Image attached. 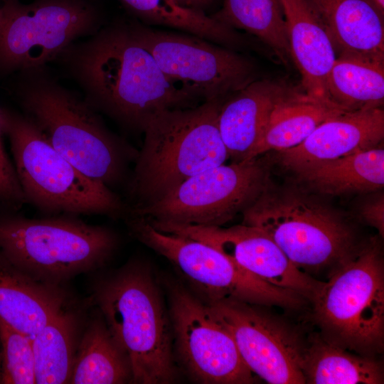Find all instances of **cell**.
Here are the masks:
<instances>
[{
    "instance_id": "cell-9",
    "label": "cell",
    "mask_w": 384,
    "mask_h": 384,
    "mask_svg": "<svg viewBox=\"0 0 384 384\" xmlns=\"http://www.w3.org/2000/svg\"><path fill=\"white\" fill-rule=\"evenodd\" d=\"M104 24L95 0H7L0 7V72L46 66Z\"/></svg>"
},
{
    "instance_id": "cell-2",
    "label": "cell",
    "mask_w": 384,
    "mask_h": 384,
    "mask_svg": "<svg viewBox=\"0 0 384 384\" xmlns=\"http://www.w3.org/2000/svg\"><path fill=\"white\" fill-rule=\"evenodd\" d=\"M45 67L20 72V105L51 145L79 171L111 189L127 177L138 151L110 131L97 112Z\"/></svg>"
},
{
    "instance_id": "cell-35",
    "label": "cell",
    "mask_w": 384,
    "mask_h": 384,
    "mask_svg": "<svg viewBox=\"0 0 384 384\" xmlns=\"http://www.w3.org/2000/svg\"><path fill=\"white\" fill-rule=\"evenodd\" d=\"M7 1V0H4V1Z\"/></svg>"
},
{
    "instance_id": "cell-18",
    "label": "cell",
    "mask_w": 384,
    "mask_h": 384,
    "mask_svg": "<svg viewBox=\"0 0 384 384\" xmlns=\"http://www.w3.org/2000/svg\"><path fill=\"white\" fill-rule=\"evenodd\" d=\"M291 89L282 82L255 80L222 102L218 126L233 162L250 159L275 105Z\"/></svg>"
},
{
    "instance_id": "cell-5",
    "label": "cell",
    "mask_w": 384,
    "mask_h": 384,
    "mask_svg": "<svg viewBox=\"0 0 384 384\" xmlns=\"http://www.w3.org/2000/svg\"><path fill=\"white\" fill-rule=\"evenodd\" d=\"M242 213V224L262 230L298 269L314 278L328 279L363 242L346 216L303 188L270 184Z\"/></svg>"
},
{
    "instance_id": "cell-10",
    "label": "cell",
    "mask_w": 384,
    "mask_h": 384,
    "mask_svg": "<svg viewBox=\"0 0 384 384\" xmlns=\"http://www.w3.org/2000/svg\"><path fill=\"white\" fill-rule=\"evenodd\" d=\"M132 235L173 264L204 301L233 299L266 306L297 309L307 302L297 293L270 284L200 240L161 231L142 217L127 213Z\"/></svg>"
},
{
    "instance_id": "cell-16",
    "label": "cell",
    "mask_w": 384,
    "mask_h": 384,
    "mask_svg": "<svg viewBox=\"0 0 384 384\" xmlns=\"http://www.w3.org/2000/svg\"><path fill=\"white\" fill-rule=\"evenodd\" d=\"M384 137L381 107L344 111L319 124L297 146L279 151L288 169L378 146Z\"/></svg>"
},
{
    "instance_id": "cell-26",
    "label": "cell",
    "mask_w": 384,
    "mask_h": 384,
    "mask_svg": "<svg viewBox=\"0 0 384 384\" xmlns=\"http://www.w3.org/2000/svg\"><path fill=\"white\" fill-rule=\"evenodd\" d=\"M326 90L329 100L344 111L381 107L384 101L383 63L339 55L329 73Z\"/></svg>"
},
{
    "instance_id": "cell-13",
    "label": "cell",
    "mask_w": 384,
    "mask_h": 384,
    "mask_svg": "<svg viewBox=\"0 0 384 384\" xmlns=\"http://www.w3.org/2000/svg\"><path fill=\"white\" fill-rule=\"evenodd\" d=\"M166 287L176 364L199 383H254L233 338L208 304L178 282L169 281Z\"/></svg>"
},
{
    "instance_id": "cell-8",
    "label": "cell",
    "mask_w": 384,
    "mask_h": 384,
    "mask_svg": "<svg viewBox=\"0 0 384 384\" xmlns=\"http://www.w3.org/2000/svg\"><path fill=\"white\" fill-rule=\"evenodd\" d=\"M117 244L111 230L76 215H0V252L32 277L55 284L101 267Z\"/></svg>"
},
{
    "instance_id": "cell-25",
    "label": "cell",
    "mask_w": 384,
    "mask_h": 384,
    "mask_svg": "<svg viewBox=\"0 0 384 384\" xmlns=\"http://www.w3.org/2000/svg\"><path fill=\"white\" fill-rule=\"evenodd\" d=\"M141 23L160 26L196 36L215 44L234 48L245 38L235 28L208 16L203 11L183 6L176 0H119Z\"/></svg>"
},
{
    "instance_id": "cell-20",
    "label": "cell",
    "mask_w": 384,
    "mask_h": 384,
    "mask_svg": "<svg viewBox=\"0 0 384 384\" xmlns=\"http://www.w3.org/2000/svg\"><path fill=\"white\" fill-rule=\"evenodd\" d=\"M339 55L384 62L383 16L370 0H311Z\"/></svg>"
},
{
    "instance_id": "cell-34",
    "label": "cell",
    "mask_w": 384,
    "mask_h": 384,
    "mask_svg": "<svg viewBox=\"0 0 384 384\" xmlns=\"http://www.w3.org/2000/svg\"><path fill=\"white\" fill-rule=\"evenodd\" d=\"M0 380H1V368H0Z\"/></svg>"
},
{
    "instance_id": "cell-28",
    "label": "cell",
    "mask_w": 384,
    "mask_h": 384,
    "mask_svg": "<svg viewBox=\"0 0 384 384\" xmlns=\"http://www.w3.org/2000/svg\"><path fill=\"white\" fill-rule=\"evenodd\" d=\"M211 16L256 36L284 63L292 60L280 0H224L222 9Z\"/></svg>"
},
{
    "instance_id": "cell-31",
    "label": "cell",
    "mask_w": 384,
    "mask_h": 384,
    "mask_svg": "<svg viewBox=\"0 0 384 384\" xmlns=\"http://www.w3.org/2000/svg\"><path fill=\"white\" fill-rule=\"evenodd\" d=\"M359 215L367 223L375 228L380 238L384 235V197L379 194L366 201L360 207Z\"/></svg>"
},
{
    "instance_id": "cell-17",
    "label": "cell",
    "mask_w": 384,
    "mask_h": 384,
    "mask_svg": "<svg viewBox=\"0 0 384 384\" xmlns=\"http://www.w3.org/2000/svg\"><path fill=\"white\" fill-rule=\"evenodd\" d=\"M280 1L291 58L301 74L303 92L331 102L326 80L336 50L319 13L311 0Z\"/></svg>"
},
{
    "instance_id": "cell-19",
    "label": "cell",
    "mask_w": 384,
    "mask_h": 384,
    "mask_svg": "<svg viewBox=\"0 0 384 384\" xmlns=\"http://www.w3.org/2000/svg\"><path fill=\"white\" fill-rule=\"evenodd\" d=\"M59 284L38 279L0 252V318L32 338L67 304Z\"/></svg>"
},
{
    "instance_id": "cell-11",
    "label": "cell",
    "mask_w": 384,
    "mask_h": 384,
    "mask_svg": "<svg viewBox=\"0 0 384 384\" xmlns=\"http://www.w3.org/2000/svg\"><path fill=\"white\" fill-rule=\"evenodd\" d=\"M270 164L260 156L205 170L162 198L126 213L149 221L223 226L271 184Z\"/></svg>"
},
{
    "instance_id": "cell-30",
    "label": "cell",
    "mask_w": 384,
    "mask_h": 384,
    "mask_svg": "<svg viewBox=\"0 0 384 384\" xmlns=\"http://www.w3.org/2000/svg\"><path fill=\"white\" fill-rule=\"evenodd\" d=\"M24 203L26 202L14 163L6 149L0 124V207L6 210H16Z\"/></svg>"
},
{
    "instance_id": "cell-32",
    "label": "cell",
    "mask_w": 384,
    "mask_h": 384,
    "mask_svg": "<svg viewBox=\"0 0 384 384\" xmlns=\"http://www.w3.org/2000/svg\"><path fill=\"white\" fill-rule=\"evenodd\" d=\"M181 4L203 11L210 8L215 2V0H176Z\"/></svg>"
},
{
    "instance_id": "cell-3",
    "label": "cell",
    "mask_w": 384,
    "mask_h": 384,
    "mask_svg": "<svg viewBox=\"0 0 384 384\" xmlns=\"http://www.w3.org/2000/svg\"><path fill=\"white\" fill-rule=\"evenodd\" d=\"M223 100L166 110L149 119L128 181L130 208L154 203L189 178L225 164L229 156L218 126Z\"/></svg>"
},
{
    "instance_id": "cell-14",
    "label": "cell",
    "mask_w": 384,
    "mask_h": 384,
    "mask_svg": "<svg viewBox=\"0 0 384 384\" xmlns=\"http://www.w3.org/2000/svg\"><path fill=\"white\" fill-rule=\"evenodd\" d=\"M205 302L253 374L271 384L305 383L302 366L307 340L295 327L263 305L230 298Z\"/></svg>"
},
{
    "instance_id": "cell-6",
    "label": "cell",
    "mask_w": 384,
    "mask_h": 384,
    "mask_svg": "<svg viewBox=\"0 0 384 384\" xmlns=\"http://www.w3.org/2000/svg\"><path fill=\"white\" fill-rule=\"evenodd\" d=\"M0 124L26 203L49 215H124L120 197L79 171L25 114L0 107Z\"/></svg>"
},
{
    "instance_id": "cell-23",
    "label": "cell",
    "mask_w": 384,
    "mask_h": 384,
    "mask_svg": "<svg viewBox=\"0 0 384 384\" xmlns=\"http://www.w3.org/2000/svg\"><path fill=\"white\" fill-rule=\"evenodd\" d=\"M132 383L129 361L100 314L91 320L79 340L69 383Z\"/></svg>"
},
{
    "instance_id": "cell-29",
    "label": "cell",
    "mask_w": 384,
    "mask_h": 384,
    "mask_svg": "<svg viewBox=\"0 0 384 384\" xmlns=\"http://www.w3.org/2000/svg\"><path fill=\"white\" fill-rule=\"evenodd\" d=\"M1 383L33 384L35 359L33 338L0 318Z\"/></svg>"
},
{
    "instance_id": "cell-4",
    "label": "cell",
    "mask_w": 384,
    "mask_h": 384,
    "mask_svg": "<svg viewBox=\"0 0 384 384\" xmlns=\"http://www.w3.org/2000/svg\"><path fill=\"white\" fill-rule=\"evenodd\" d=\"M94 299L129 361L132 383H174L178 370L171 320L151 269L128 263L97 284Z\"/></svg>"
},
{
    "instance_id": "cell-24",
    "label": "cell",
    "mask_w": 384,
    "mask_h": 384,
    "mask_svg": "<svg viewBox=\"0 0 384 384\" xmlns=\"http://www.w3.org/2000/svg\"><path fill=\"white\" fill-rule=\"evenodd\" d=\"M302 373L308 384H381V363L334 346L318 334L307 340Z\"/></svg>"
},
{
    "instance_id": "cell-21",
    "label": "cell",
    "mask_w": 384,
    "mask_h": 384,
    "mask_svg": "<svg viewBox=\"0 0 384 384\" xmlns=\"http://www.w3.org/2000/svg\"><path fill=\"white\" fill-rule=\"evenodd\" d=\"M304 190L343 196L373 192L384 186V149L373 147L290 169Z\"/></svg>"
},
{
    "instance_id": "cell-22",
    "label": "cell",
    "mask_w": 384,
    "mask_h": 384,
    "mask_svg": "<svg viewBox=\"0 0 384 384\" xmlns=\"http://www.w3.org/2000/svg\"><path fill=\"white\" fill-rule=\"evenodd\" d=\"M343 112L331 102L291 89L275 105L250 159L297 146L319 124Z\"/></svg>"
},
{
    "instance_id": "cell-7",
    "label": "cell",
    "mask_w": 384,
    "mask_h": 384,
    "mask_svg": "<svg viewBox=\"0 0 384 384\" xmlns=\"http://www.w3.org/2000/svg\"><path fill=\"white\" fill-rule=\"evenodd\" d=\"M312 319L326 341L360 355L375 357L384 347V263L376 238L326 280L311 302Z\"/></svg>"
},
{
    "instance_id": "cell-15",
    "label": "cell",
    "mask_w": 384,
    "mask_h": 384,
    "mask_svg": "<svg viewBox=\"0 0 384 384\" xmlns=\"http://www.w3.org/2000/svg\"><path fill=\"white\" fill-rule=\"evenodd\" d=\"M149 223L161 231L203 242L260 279L294 292L309 302L324 283L298 269L269 235L255 227L244 224L223 228Z\"/></svg>"
},
{
    "instance_id": "cell-33",
    "label": "cell",
    "mask_w": 384,
    "mask_h": 384,
    "mask_svg": "<svg viewBox=\"0 0 384 384\" xmlns=\"http://www.w3.org/2000/svg\"><path fill=\"white\" fill-rule=\"evenodd\" d=\"M378 11L383 14L384 11V0H370Z\"/></svg>"
},
{
    "instance_id": "cell-1",
    "label": "cell",
    "mask_w": 384,
    "mask_h": 384,
    "mask_svg": "<svg viewBox=\"0 0 384 384\" xmlns=\"http://www.w3.org/2000/svg\"><path fill=\"white\" fill-rule=\"evenodd\" d=\"M82 90L83 98L123 127L143 132L156 114L201 101L170 81L140 43L129 20L103 26L55 59Z\"/></svg>"
},
{
    "instance_id": "cell-27",
    "label": "cell",
    "mask_w": 384,
    "mask_h": 384,
    "mask_svg": "<svg viewBox=\"0 0 384 384\" xmlns=\"http://www.w3.org/2000/svg\"><path fill=\"white\" fill-rule=\"evenodd\" d=\"M78 342L77 316L64 308L33 338L36 383H69Z\"/></svg>"
},
{
    "instance_id": "cell-12",
    "label": "cell",
    "mask_w": 384,
    "mask_h": 384,
    "mask_svg": "<svg viewBox=\"0 0 384 384\" xmlns=\"http://www.w3.org/2000/svg\"><path fill=\"white\" fill-rule=\"evenodd\" d=\"M132 31L173 83L204 101L225 100L256 78L247 58L201 38L129 20Z\"/></svg>"
}]
</instances>
